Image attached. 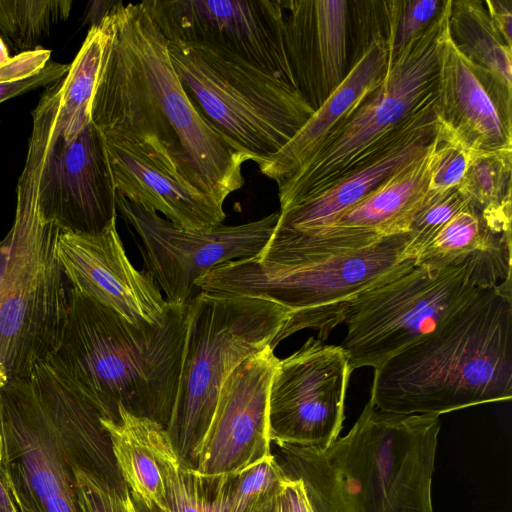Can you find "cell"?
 <instances>
[{"label":"cell","mask_w":512,"mask_h":512,"mask_svg":"<svg viewBox=\"0 0 512 512\" xmlns=\"http://www.w3.org/2000/svg\"><path fill=\"white\" fill-rule=\"evenodd\" d=\"M451 0L388 66L381 83L326 138L304 165L278 183L280 210L318 194L383 150L436 96L438 52Z\"/></svg>","instance_id":"obj_10"},{"label":"cell","mask_w":512,"mask_h":512,"mask_svg":"<svg viewBox=\"0 0 512 512\" xmlns=\"http://www.w3.org/2000/svg\"><path fill=\"white\" fill-rule=\"evenodd\" d=\"M279 359L265 347L228 377L189 465L214 482H226L272 455L269 391Z\"/></svg>","instance_id":"obj_15"},{"label":"cell","mask_w":512,"mask_h":512,"mask_svg":"<svg viewBox=\"0 0 512 512\" xmlns=\"http://www.w3.org/2000/svg\"><path fill=\"white\" fill-rule=\"evenodd\" d=\"M100 22L106 38L91 121L101 132L128 133L158 145L191 185L223 206L243 186L248 159L193 106L144 2L113 1Z\"/></svg>","instance_id":"obj_1"},{"label":"cell","mask_w":512,"mask_h":512,"mask_svg":"<svg viewBox=\"0 0 512 512\" xmlns=\"http://www.w3.org/2000/svg\"><path fill=\"white\" fill-rule=\"evenodd\" d=\"M282 5L293 76L315 111L349 70L348 0H282Z\"/></svg>","instance_id":"obj_20"},{"label":"cell","mask_w":512,"mask_h":512,"mask_svg":"<svg viewBox=\"0 0 512 512\" xmlns=\"http://www.w3.org/2000/svg\"><path fill=\"white\" fill-rule=\"evenodd\" d=\"M117 420L100 421L107 431L117 469L135 502L164 509L162 462L175 449L168 431L158 422L118 407Z\"/></svg>","instance_id":"obj_23"},{"label":"cell","mask_w":512,"mask_h":512,"mask_svg":"<svg viewBox=\"0 0 512 512\" xmlns=\"http://www.w3.org/2000/svg\"><path fill=\"white\" fill-rule=\"evenodd\" d=\"M409 242V232L378 237L331 226L274 230L258 255L223 263L196 286L216 295L266 299L289 310L272 349L303 329L317 330L324 342L359 293L415 266L405 256Z\"/></svg>","instance_id":"obj_2"},{"label":"cell","mask_w":512,"mask_h":512,"mask_svg":"<svg viewBox=\"0 0 512 512\" xmlns=\"http://www.w3.org/2000/svg\"><path fill=\"white\" fill-rule=\"evenodd\" d=\"M435 145L436 135L420 158L389 178L327 226L378 237L409 232L412 220L427 193Z\"/></svg>","instance_id":"obj_24"},{"label":"cell","mask_w":512,"mask_h":512,"mask_svg":"<svg viewBox=\"0 0 512 512\" xmlns=\"http://www.w3.org/2000/svg\"><path fill=\"white\" fill-rule=\"evenodd\" d=\"M0 416L19 512H79L76 469L127 488L98 411L45 362L0 387Z\"/></svg>","instance_id":"obj_5"},{"label":"cell","mask_w":512,"mask_h":512,"mask_svg":"<svg viewBox=\"0 0 512 512\" xmlns=\"http://www.w3.org/2000/svg\"><path fill=\"white\" fill-rule=\"evenodd\" d=\"M69 64H62L55 61H48L42 70L37 74L18 81L0 83V103L35 90L43 86H49L63 78L68 70Z\"/></svg>","instance_id":"obj_38"},{"label":"cell","mask_w":512,"mask_h":512,"mask_svg":"<svg viewBox=\"0 0 512 512\" xmlns=\"http://www.w3.org/2000/svg\"><path fill=\"white\" fill-rule=\"evenodd\" d=\"M512 398V279L481 290L432 333L374 369L384 412L441 414Z\"/></svg>","instance_id":"obj_4"},{"label":"cell","mask_w":512,"mask_h":512,"mask_svg":"<svg viewBox=\"0 0 512 512\" xmlns=\"http://www.w3.org/2000/svg\"><path fill=\"white\" fill-rule=\"evenodd\" d=\"M472 257L511 261V233L493 229L469 206L450 219L415 258V265L443 268Z\"/></svg>","instance_id":"obj_25"},{"label":"cell","mask_w":512,"mask_h":512,"mask_svg":"<svg viewBox=\"0 0 512 512\" xmlns=\"http://www.w3.org/2000/svg\"><path fill=\"white\" fill-rule=\"evenodd\" d=\"M352 372L349 357L339 345L314 337L279 359L269 391L271 443L330 446L343 428Z\"/></svg>","instance_id":"obj_14"},{"label":"cell","mask_w":512,"mask_h":512,"mask_svg":"<svg viewBox=\"0 0 512 512\" xmlns=\"http://www.w3.org/2000/svg\"><path fill=\"white\" fill-rule=\"evenodd\" d=\"M79 512H138L128 488L120 490L82 469L75 470Z\"/></svg>","instance_id":"obj_37"},{"label":"cell","mask_w":512,"mask_h":512,"mask_svg":"<svg viewBox=\"0 0 512 512\" xmlns=\"http://www.w3.org/2000/svg\"><path fill=\"white\" fill-rule=\"evenodd\" d=\"M289 314L266 299L202 291L187 304L178 390L167 428L181 461L189 464L230 374L271 347Z\"/></svg>","instance_id":"obj_9"},{"label":"cell","mask_w":512,"mask_h":512,"mask_svg":"<svg viewBox=\"0 0 512 512\" xmlns=\"http://www.w3.org/2000/svg\"><path fill=\"white\" fill-rule=\"evenodd\" d=\"M165 488L162 512H227L229 483L210 482L172 450L162 462Z\"/></svg>","instance_id":"obj_30"},{"label":"cell","mask_w":512,"mask_h":512,"mask_svg":"<svg viewBox=\"0 0 512 512\" xmlns=\"http://www.w3.org/2000/svg\"><path fill=\"white\" fill-rule=\"evenodd\" d=\"M274 505H275V503L269 509H267L265 512H274Z\"/></svg>","instance_id":"obj_45"},{"label":"cell","mask_w":512,"mask_h":512,"mask_svg":"<svg viewBox=\"0 0 512 512\" xmlns=\"http://www.w3.org/2000/svg\"><path fill=\"white\" fill-rule=\"evenodd\" d=\"M469 206L468 200L458 187L437 198L424 199L409 228L410 242L406 249V258L415 260L440 229Z\"/></svg>","instance_id":"obj_35"},{"label":"cell","mask_w":512,"mask_h":512,"mask_svg":"<svg viewBox=\"0 0 512 512\" xmlns=\"http://www.w3.org/2000/svg\"><path fill=\"white\" fill-rule=\"evenodd\" d=\"M434 112L474 154L512 150V89L462 54L448 25L439 44Z\"/></svg>","instance_id":"obj_18"},{"label":"cell","mask_w":512,"mask_h":512,"mask_svg":"<svg viewBox=\"0 0 512 512\" xmlns=\"http://www.w3.org/2000/svg\"><path fill=\"white\" fill-rule=\"evenodd\" d=\"M10 58L8 47L0 37V66L6 64Z\"/></svg>","instance_id":"obj_44"},{"label":"cell","mask_w":512,"mask_h":512,"mask_svg":"<svg viewBox=\"0 0 512 512\" xmlns=\"http://www.w3.org/2000/svg\"><path fill=\"white\" fill-rule=\"evenodd\" d=\"M116 208L139 235L145 270L164 291L165 300L183 305L201 292L196 281L203 275L223 263L258 255L279 219V212H273L244 224L186 230L117 190Z\"/></svg>","instance_id":"obj_12"},{"label":"cell","mask_w":512,"mask_h":512,"mask_svg":"<svg viewBox=\"0 0 512 512\" xmlns=\"http://www.w3.org/2000/svg\"><path fill=\"white\" fill-rule=\"evenodd\" d=\"M512 150L479 153L458 186L469 205L498 228L511 227Z\"/></svg>","instance_id":"obj_29"},{"label":"cell","mask_w":512,"mask_h":512,"mask_svg":"<svg viewBox=\"0 0 512 512\" xmlns=\"http://www.w3.org/2000/svg\"><path fill=\"white\" fill-rule=\"evenodd\" d=\"M101 133L116 190L125 198L162 213L182 229L222 224L226 218L223 206L191 185L147 141L128 133Z\"/></svg>","instance_id":"obj_19"},{"label":"cell","mask_w":512,"mask_h":512,"mask_svg":"<svg viewBox=\"0 0 512 512\" xmlns=\"http://www.w3.org/2000/svg\"><path fill=\"white\" fill-rule=\"evenodd\" d=\"M106 33L101 22L92 25L63 77L55 132L74 139L91 122V104L101 68Z\"/></svg>","instance_id":"obj_27"},{"label":"cell","mask_w":512,"mask_h":512,"mask_svg":"<svg viewBox=\"0 0 512 512\" xmlns=\"http://www.w3.org/2000/svg\"><path fill=\"white\" fill-rule=\"evenodd\" d=\"M274 512H289L284 492L275 501Z\"/></svg>","instance_id":"obj_43"},{"label":"cell","mask_w":512,"mask_h":512,"mask_svg":"<svg viewBox=\"0 0 512 512\" xmlns=\"http://www.w3.org/2000/svg\"><path fill=\"white\" fill-rule=\"evenodd\" d=\"M448 31L462 54L512 89V48L495 30L483 1L451 0Z\"/></svg>","instance_id":"obj_26"},{"label":"cell","mask_w":512,"mask_h":512,"mask_svg":"<svg viewBox=\"0 0 512 512\" xmlns=\"http://www.w3.org/2000/svg\"><path fill=\"white\" fill-rule=\"evenodd\" d=\"M490 20L505 44L512 48V1H484Z\"/></svg>","instance_id":"obj_40"},{"label":"cell","mask_w":512,"mask_h":512,"mask_svg":"<svg viewBox=\"0 0 512 512\" xmlns=\"http://www.w3.org/2000/svg\"><path fill=\"white\" fill-rule=\"evenodd\" d=\"M511 262L472 257L443 268L415 265L359 293L348 304L339 345L351 370L372 367L432 333L481 290L510 279Z\"/></svg>","instance_id":"obj_8"},{"label":"cell","mask_w":512,"mask_h":512,"mask_svg":"<svg viewBox=\"0 0 512 512\" xmlns=\"http://www.w3.org/2000/svg\"><path fill=\"white\" fill-rule=\"evenodd\" d=\"M37 203L42 221L62 232L96 234L116 221V187L105 140L92 121L70 141L54 128Z\"/></svg>","instance_id":"obj_16"},{"label":"cell","mask_w":512,"mask_h":512,"mask_svg":"<svg viewBox=\"0 0 512 512\" xmlns=\"http://www.w3.org/2000/svg\"><path fill=\"white\" fill-rule=\"evenodd\" d=\"M436 145L425 200L458 187L475 155L460 139L438 123Z\"/></svg>","instance_id":"obj_34"},{"label":"cell","mask_w":512,"mask_h":512,"mask_svg":"<svg viewBox=\"0 0 512 512\" xmlns=\"http://www.w3.org/2000/svg\"><path fill=\"white\" fill-rule=\"evenodd\" d=\"M289 512H314L304 482L291 478L284 490Z\"/></svg>","instance_id":"obj_41"},{"label":"cell","mask_w":512,"mask_h":512,"mask_svg":"<svg viewBox=\"0 0 512 512\" xmlns=\"http://www.w3.org/2000/svg\"><path fill=\"white\" fill-rule=\"evenodd\" d=\"M49 145L47 134H31L17 182L11 255L0 290V387L45 362L65 324L71 286L56 252L60 230L42 221L37 203Z\"/></svg>","instance_id":"obj_6"},{"label":"cell","mask_w":512,"mask_h":512,"mask_svg":"<svg viewBox=\"0 0 512 512\" xmlns=\"http://www.w3.org/2000/svg\"><path fill=\"white\" fill-rule=\"evenodd\" d=\"M388 69L387 41H374L335 91L300 130L259 169L277 184L312 158L326 138L381 83Z\"/></svg>","instance_id":"obj_22"},{"label":"cell","mask_w":512,"mask_h":512,"mask_svg":"<svg viewBox=\"0 0 512 512\" xmlns=\"http://www.w3.org/2000/svg\"><path fill=\"white\" fill-rule=\"evenodd\" d=\"M436 96L415 113L383 150L327 188L279 211L275 230L305 232L330 224L389 178L420 158L436 132Z\"/></svg>","instance_id":"obj_21"},{"label":"cell","mask_w":512,"mask_h":512,"mask_svg":"<svg viewBox=\"0 0 512 512\" xmlns=\"http://www.w3.org/2000/svg\"><path fill=\"white\" fill-rule=\"evenodd\" d=\"M289 480L270 455L230 480L227 512H265L284 492Z\"/></svg>","instance_id":"obj_32"},{"label":"cell","mask_w":512,"mask_h":512,"mask_svg":"<svg viewBox=\"0 0 512 512\" xmlns=\"http://www.w3.org/2000/svg\"><path fill=\"white\" fill-rule=\"evenodd\" d=\"M51 51L37 48L21 52L0 66V83L18 81L37 74L50 61Z\"/></svg>","instance_id":"obj_39"},{"label":"cell","mask_w":512,"mask_h":512,"mask_svg":"<svg viewBox=\"0 0 512 512\" xmlns=\"http://www.w3.org/2000/svg\"><path fill=\"white\" fill-rule=\"evenodd\" d=\"M11 255V237L9 233L0 241V290L3 286Z\"/></svg>","instance_id":"obj_42"},{"label":"cell","mask_w":512,"mask_h":512,"mask_svg":"<svg viewBox=\"0 0 512 512\" xmlns=\"http://www.w3.org/2000/svg\"><path fill=\"white\" fill-rule=\"evenodd\" d=\"M166 302L159 323L136 326L71 287L60 341L45 363L101 418L117 420L121 405L167 430L178 390L187 305Z\"/></svg>","instance_id":"obj_3"},{"label":"cell","mask_w":512,"mask_h":512,"mask_svg":"<svg viewBox=\"0 0 512 512\" xmlns=\"http://www.w3.org/2000/svg\"><path fill=\"white\" fill-rule=\"evenodd\" d=\"M446 0H387L388 66L439 16Z\"/></svg>","instance_id":"obj_33"},{"label":"cell","mask_w":512,"mask_h":512,"mask_svg":"<svg viewBox=\"0 0 512 512\" xmlns=\"http://www.w3.org/2000/svg\"><path fill=\"white\" fill-rule=\"evenodd\" d=\"M388 37V8L384 0L348 1V66L376 40ZM349 71V70H348Z\"/></svg>","instance_id":"obj_36"},{"label":"cell","mask_w":512,"mask_h":512,"mask_svg":"<svg viewBox=\"0 0 512 512\" xmlns=\"http://www.w3.org/2000/svg\"><path fill=\"white\" fill-rule=\"evenodd\" d=\"M56 252L75 290L136 326L161 321L167 302L151 275L129 260L116 221L96 234L60 231Z\"/></svg>","instance_id":"obj_17"},{"label":"cell","mask_w":512,"mask_h":512,"mask_svg":"<svg viewBox=\"0 0 512 512\" xmlns=\"http://www.w3.org/2000/svg\"><path fill=\"white\" fill-rule=\"evenodd\" d=\"M193 106L229 146L260 168L314 109L297 86L212 47L168 43Z\"/></svg>","instance_id":"obj_7"},{"label":"cell","mask_w":512,"mask_h":512,"mask_svg":"<svg viewBox=\"0 0 512 512\" xmlns=\"http://www.w3.org/2000/svg\"><path fill=\"white\" fill-rule=\"evenodd\" d=\"M284 472L300 478L314 512H359L353 493L328 447L278 446Z\"/></svg>","instance_id":"obj_28"},{"label":"cell","mask_w":512,"mask_h":512,"mask_svg":"<svg viewBox=\"0 0 512 512\" xmlns=\"http://www.w3.org/2000/svg\"><path fill=\"white\" fill-rule=\"evenodd\" d=\"M440 428L438 415L396 414L366 403L349 432L328 446L359 512H434Z\"/></svg>","instance_id":"obj_11"},{"label":"cell","mask_w":512,"mask_h":512,"mask_svg":"<svg viewBox=\"0 0 512 512\" xmlns=\"http://www.w3.org/2000/svg\"><path fill=\"white\" fill-rule=\"evenodd\" d=\"M71 0H0V32L14 50L39 48L56 24L71 12Z\"/></svg>","instance_id":"obj_31"},{"label":"cell","mask_w":512,"mask_h":512,"mask_svg":"<svg viewBox=\"0 0 512 512\" xmlns=\"http://www.w3.org/2000/svg\"><path fill=\"white\" fill-rule=\"evenodd\" d=\"M143 2L168 43L212 47L297 86L286 50L282 0Z\"/></svg>","instance_id":"obj_13"}]
</instances>
